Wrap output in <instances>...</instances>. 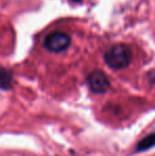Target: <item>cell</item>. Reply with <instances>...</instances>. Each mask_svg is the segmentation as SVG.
I'll return each mask as SVG.
<instances>
[{
	"instance_id": "obj_1",
	"label": "cell",
	"mask_w": 155,
	"mask_h": 156,
	"mask_svg": "<svg viewBox=\"0 0 155 156\" xmlns=\"http://www.w3.org/2000/svg\"><path fill=\"white\" fill-rule=\"evenodd\" d=\"M132 51L123 44L113 45L104 53V61L106 65L115 70L126 68L132 62Z\"/></svg>"
},
{
	"instance_id": "obj_2",
	"label": "cell",
	"mask_w": 155,
	"mask_h": 156,
	"mask_svg": "<svg viewBox=\"0 0 155 156\" xmlns=\"http://www.w3.org/2000/svg\"><path fill=\"white\" fill-rule=\"evenodd\" d=\"M70 36L66 32L52 31L48 33L44 38V47L52 53H61L68 49L70 46Z\"/></svg>"
},
{
	"instance_id": "obj_3",
	"label": "cell",
	"mask_w": 155,
	"mask_h": 156,
	"mask_svg": "<svg viewBox=\"0 0 155 156\" xmlns=\"http://www.w3.org/2000/svg\"><path fill=\"white\" fill-rule=\"evenodd\" d=\"M87 85L95 94H104L110 88V81L104 72L100 70L93 71L87 76Z\"/></svg>"
},
{
	"instance_id": "obj_4",
	"label": "cell",
	"mask_w": 155,
	"mask_h": 156,
	"mask_svg": "<svg viewBox=\"0 0 155 156\" xmlns=\"http://www.w3.org/2000/svg\"><path fill=\"white\" fill-rule=\"evenodd\" d=\"M155 147V133H152L150 135H147L143 137L138 144H136L137 152H145L153 149Z\"/></svg>"
},
{
	"instance_id": "obj_5",
	"label": "cell",
	"mask_w": 155,
	"mask_h": 156,
	"mask_svg": "<svg viewBox=\"0 0 155 156\" xmlns=\"http://www.w3.org/2000/svg\"><path fill=\"white\" fill-rule=\"evenodd\" d=\"M12 73L4 68H0V88L2 90H9L12 88Z\"/></svg>"
},
{
	"instance_id": "obj_6",
	"label": "cell",
	"mask_w": 155,
	"mask_h": 156,
	"mask_svg": "<svg viewBox=\"0 0 155 156\" xmlns=\"http://www.w3.org/2000/svg\"><path fill=\"white\" fill-rule=\"evenodd\" d=\"M71 1H73V2H81L82 0H71Z\"/></svg>"
}]
</instances>
